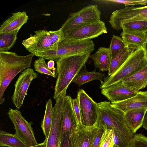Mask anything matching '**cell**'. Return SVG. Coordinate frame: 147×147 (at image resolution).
Masks as SVG:
<instances>
[{
    "label": "cell",
    "instance_id": "1",
    "mask_svg": "<svg viewBox=\"0 0 147 147\" xmlns=\"http://www.w3.org/2000/svg\"><path fill=\"white\" fill-rule=\"evenodd\" d=\"M34 55L20 56L12 52H0V104L5 101V91L15 76L31 67Z\"/></svg>",
    "mask_w": 147,
    "mask_h": 147
},
{
    "label": "cell",
    "instance_id": "2",
    "mask_svg": "<svg viewBox=\"0 0 147 147\" xmlns=\"http://www.w3.org/2000/svg\"><path fill=\"white\" fill-rule=\"evenodd\" d=\"M94 42L91 40H76L64 36L51 49L31 53L36 56L43 57L45 59L57 62L67 57L91 53L94 49Z\"/></svg>",
    "mask_w": 147,
    "mask_h": 147
},
{
    "label": "cell",
    "instance_id": "11",
    "mask_svg": "<svg viewBox=\"0 0 147 147\" xmlns=\"http://www.w3.org/2000/svg\"><path fill=\"white\" fill-rule=\"evenodd\" d=\"M81 124L91 126L96 122L98 112L97 103L95 102L83 89L78 91Z\"/></svg>",
    "mask_w": 147,
    "mask_h": 147
},
{
    "label": "cell",
    "instance_id": "6",
    "mask_svg": "<svg viewBox=\"0 0 147 147\" xmlns=\"http://www.w3.org/2000/svg\"><path fill=\"white\" fill-rule=\"evenodd\" d=\"M34 32V35L31 34L29 38L23 40L22 43L30 53L51 49L65 36L60 29L54 31L39 30Z\"/></svg>",
    "mask_w": 147,
    "mask_h": 147
},
{
    "label": "cell",
    "instance_id": "29",
    "mask_svg": "<svg viewBox=\"0 0 147 147\" xmlns=\"http://www.w3.org/2000/svg\"><path fill=\"white\" fill-rule=\"evenodd\" d=\"M127 46L122 37L113 35L109 48L111 57L120 53Z\"/></svg>",
    "mask_w": 147,
    "mask_h": 147
},
{
    "label": "cell",
    "instance_id": "21",
    "mask_svg": "<svg viewBox=\"0 0 147 147\" xmlns=\"http://www.w3.org/2000/svg\"><path fill=\"white\" fill-rule=\"evenodd\" d=\"M89 57L93 60L95 67L100 71H109L111 58L109 48L100 47Z\"/></svg>",
    "mask_w": 147,
    "mask_h": 147
},
{
    "label": "cell",
    "instance_id": "7",
    "mask_svg": "<svg viewBox=\"0 0 147 147\" xmlns=\"http://www.w3.org/2000/svg\"><path fill=\"white\" fill-rule=\"evenodd\" d=\"M101 12L96 5H90L69 14L60 29L64 34L82 25L100 20Z\"/></svg>",
    "mask_w": 147,
    "mask_h": 147
},
{
    "label": "cell",
    "instance_id": "22",
    "mask_svg": "<svg viewBox=\"0 0 147 147\" xmlns=\"http://www.w3.org/2000/svg\"><path fill=\"white\" fill-rule=\"evenodd\" d=\"M138 48L134 46L128 45L120 53L111 57L108 76H111L115 73Z\"/></svg>",
    "mask_w": 147,
    "mask_h": 147
},
{
    "label": "cell",
    "instance_id": "4",
    "mask_svg": "<svg viewBox=\"0 0 147 147\" xmlns=\"http://www.w3.org/2000/svg\"><path fill=\"white\" fill-rule=\"evenodd\" d=\"M147 65V57L144 48L136 49L121 67L112 75L106 76L101 82L102 89L121 81Z\"/></svg>",
    "mask_w": 147,
    "mask_h": 147
},
{
    "label": "cell",
    "instance_id": "13",
    "mask_svg": "<svg viewBox=\"0 0 147 147\" xmlns=\"http://www.w3.org/2000/svg\"><path fill=\"white\" fill-rule=\"evenodd\" d=\"M38 76V73L34 71L33 69L29 68L24 70L18 77L14 85L15 89L11 97L13 102L17 109L22 106L31 82Z\"/></svg>",
    "mask_w": 147,
    "mask_h": 147
},
{
    "label": "cell",
    "instance_id": "14",
    "mask_svg": "<svg viewBox=\"0 0 147 147\" xmlns=\"http://www.w3.org/2000/svg\"><path fill=\"white\" fill-rule=\"evenodd\" d=\"M96 123L91 126H85L78 123L71 134V147H91Z\"/></svg>",
    "mask_w": 147,
    "mask_h": 147
},
{
    "label": "cell",
    "instance_id": "31",
    "mask_svg": "<svg viewBox=\"0 0 147 147\" xmlns=\"http://www.w3.org/2000/svg\"><path fill=\"white\" fill-rule=\"evenodd\" d=\"M34 67L35 70L38 73L49 75L54 78L56 77V75L48 68L43 57H40L35 60L34 63Z\"/></svg>",
    "mask_w": 147,
    "mask_h": 147
},
{
    "label": "cell",
    "instance_id": "27",
    "mask_svg": "<svg viewBox=\"0 0 147 147\" xmlns=\"http://www.w3.org/2000/svg\"><path fill=\"white\" fill-rule=\"evenodd\" d=\"M19 30L0 33V52L8 51L12 47L16 42Z\"/></svg>",
    "mask_w": 147,
    "mask_h": 147
},
{
    "label": "cell",
    "instance_id": "33",
    "mask_svg": "<svg viewBox=\"0 0 147 147\" xmlns=\"http://www.w3.org/2000/svg\"><path fill=\"white\" fill-rule=\"evenodd\" d=\"M98 3L106 4H122L125 6L138 5H145L147 4V0H98Z\"/></svg>",
    "mask_w": 147,
    "mask_h": 147
},
{
    "label": "cell",
    "instance_id": "24",
    "mask_svg": "<svg viewBox=\"0 0 147 147\" xmlns=\"http://www.w3.org/2000/svg\"><path fill=\"white\" fill-rule=\"evenodd\" d=\"M105 76L104 73L96 71V69L92 71H88L85 65L75 77L72 82L80 86L87 82L94 80H98L101 82L102 81Z\"/></svg>",
    "mask_w": 147,
    "mask_h": 147
},
{
    "label": "cell",
    "instance_id": "37",
    "mask_svg": "<svg viewBox=\"0 0 147 147\" xmlns=\"http://www.w3.org/2000/svg\"><path fill=\"white\" fill-rule=\"evenodd\" d=\"M71 133L68 132L64 135L60 141V147H71Z\"/></svg>",
    "mask_w": 147,
    "mask_h": 147
},
{
    "label": "cell",
    "instance_id": "18",
    "mask_svg": "<svg viewBox=\"0 0 147 147\" xmlns=\"http://www.w3.org/2000/svg\"><path fill=\"white\" fill-rule=\"evenodd\" d=\"M147 108H142L129 111L123 113L124 120L127 127L134 134L142 127Z\"/></svg>",
    "mask_w": 147,
    "mask_h": 147
},
{
    "label": "cell",
    "instance_id": "40",
    "mask_svg": "<svg viewBox=\"0 0 147 147\" xmlns=\"http://www.w3.org/2000/svg\"><path fill=\"white\" fill-rule=\"evenodd\" d=\"M46 141H45L42 143H38L37 145L29 147H46Z\"/></svg>",
    "mask_w": 147,
    "mask_h": 147
},
{
    "label": "cell",
    "instance_id": "26",
    "mask_svg": "<svg viewBox=\"0 0 147 147\" xmlns=\"http://www.w3.org/2000/svg\"><path fill=\"white\" fill-rule=\"evenodd\" d=\"M53 117V107L51 99L47 102L44 116L41 123V127L45 139L48 137L51 129Z\"/></svg>",
    "mask_w": 147,
    "mask_h": 147
},
{
    "label": "cell",
    "instance_id": "23",
    "mask_svg": "<svg viewBox=\"0 0 147 147\" xmlns=\"http://www.w3.org/2000/svg\"><path fill=\"white\" fill-rule=\"evenodd\" d=\"M121 35L127 46L132 45L138 48L144 47L147 38V32L123 30Z\"/></svg>",
    "mask_w": 147,
    "mask_h": 147
},
{
    "label": "cell",
    "instance_id": "41",
    "mask_svg": "<svg viewBox=\"0 0 147 147\" xmlns=\"http://www.w3.org/2000/svg\"><path fill=\"white\" fill-rule=\"evenodd\" d=\"M144 48L145 49V51L146 52V56L147 57V38L146 40V42L145 43V45L144 46Z\"/></svg>",
    "mask_w": 147,
    "mask_h": 147
},
{
    "label": "cell",
    "instance_id": "16",
    "mask_svg": "<svg viewBox=\"0 0 147 147\" xmlns=\"http://www.w3.org/2000/svg\"><path fill=\"white\" fill-rule=\"evenodd\" d=\"M138 92L126 87L121 81L101 89V92L111 102L123 101L135 96Z\"/></svg>",
    "mask_w": 147,
    "mask_h": 147
},
{
    "label": "cell",
    "instance_id": "5",
    "mask_svg": "<svg viewBox=\"0 0 147 147\" xmlns=\"http://www.w3.org/2000/svg\"><path fill=\"white\" fill-rule=\"evenodd\" d=\"M109 101L97 103L98 117L96 123L105 129L113 128L116 130L130 140L134 134L127 126L123 118V113L110 106Z\"/></svg>",
    "mask_w": 147,
    "mask_h": 147
},
{
    "label": "cell",
    "instance_id": "34",
    "mask_svg": "<svg viewBox=\"0 0 147 147\" xmlns=\"http://www.w3.org/2000/svg\"><path fill=\"white\" fill-rule=\"evenodd\" d=\"M112 128L105 129L104 133L100 142V147H113Z\"/></svg>",
    "mask_w": 147,
    "mask_h": 147
},
{
    "label": "cell",
    "instance_id": "28",
    "mask_svg": "<svg viewBox=\"0 0 147 147\" xmlns=\"http://www.w3.org/2000/svg\"><path fill=\"white\" fill-rule=\"evenodd\" d=\"M121 30L147 32V21H138L125 22L121 24Z\"/></svg>",
    "mask_w": 147,
    "mask_h": 147
},
{
    "label": "cell",
    "instance_id": "20",
    "mask_svg": "<svg viewBox=\"0 0 147 147\" xmlns=\"http://www.w3.org/2000/svg\"><path fill=\"white\" fill-rule=\"evenodd\" d=\"M121 81L125 86L136 91L144 88L147 85V65Z\"/></svg>",
    "mask_w": 147,
    "mask_h": 147
},
{
    "label": "cell",
    "instance_id": "42",
    "mask_svg": "<svg viewBox=\"0 0 147 147\" xmlns=\"http://www.w3.org/2000/svg\"></svg>",
    "mask_w": 147,
    "mask_h": 147
},
{
    "label": "cell",
    "instance_id": "3",
    "mask_svg": "<svg viewBox=\"0 0 147 147\" xmlns=\"http://www.w3.org/2000/svg\"><path fill=\"white\" fill-rule=\"evenodd\" d=\"M91 53L77 55L61 59L56 62L57 80L53 99H55L65 90L76 75L85 65Z\"/></svg>",
    "mask_w": 147,
    "mask_h": 147
},
{
    "label": "cell",
    "instance_id": "9",
    "mask_svg": "<svg viewBox=\"0 0 147 147\" xmlns=\"http://www.w3.org/2000/svg\"><path fill=\"white\" fill-rule=\"evenodd\" d=\"M138 21H147V6L127 7L116 10L112 13L109 22L112 28L119 31L121 30L120 26L121 24Z\"/></svg>",
    "mask_w": 147,
    "mask_h": 147
},
{
    "label": "cell",
    "instance_id": "17",
    "mask_svg": "<svg viewBox=\"0 0 147 147\" xmlns=\"http://www.w3.org/2000/svg\"><path fill=\"white\" fill-rule=\"evenodd\" d=\"M110 105L123 113L132 109L147 108V91H139L131 97L118 102H111Z\"/></svg>",
    "mask_w": 147,
    "mask_h": 147
},
{
    "label": "cell",
    "instance_id": "39",
    "mask_svg": "<svg viewBox=\"0 0 147 147\" xmlns=\"http://www.w3.org/2000/svg\"><path fill=\"white\" fill-rule=\"evenodd\" d=\"M142 127L147 131V111L145 115Z\"/></svg>",
    "mask_w": 147,
    "mask_h": 147
},
{
    "label": "cell",
    "instance_id": "36",
    "mask_svg": "<svg viewBox=\"0 0 147 147\" xmlns=\"http://www.w3.org/2000/svg\"><path fill=\"white\" fill-rule=\"evenodd\" d=\"M73 109L78 123L81 124L79 100L78 97L72 99Z\"/></svg>",
    "mask_w": 147,
    "mask_h": 147
},
{
    "label": "cell",
    "instance_id": "12",
    "mask_svg": "<svg viewBox=\"0 0 147 147\" xmlns=\"http://www.w3.org/2000/svg\"><path fill=\"white\" fill-rule=\"evenodd\" d=\"M107 32L105 23L100 20L78 27L64 34V35L73 40H91Z\"/></svg>",
    "mask_w": 147,
    "mask_h": 147
},
{
    "label": "cell",
    "instance_id": "15",
    "mask_svg": "<svg viewBox=\"0 0 147 147\" xmlns=\"http://www.w3.org/2000/svg\"><path fill=\"white\" fill-rule=\"evenodd\" d=\"M72 99L69 95H66L64 99L60 128V141L66 133L69 132L71 134L78 123L73 110Z\"/></svg>",
    "mask_w": 147,
    "mask_h": 147
},
{
    "label": "cell",
    "instance_id": "19",
    "mask_svg": "<svg viewBox=\"0 0 147 147\" xmlns=\"http://www.w3.org/2000/svg\"><path fill=\"white\" fill-rule=\"evenodd\" d=\"M12 14V16L1 25L0 33H8L20 29L22 26L27 22L28 16L26 11H19Z\"/></svg>",
    "mask_w": 147,
    "mask_h": 147
},
{
    "label": "cell",
    "instance_id": "30",
    "mask_svg": "<svg viewBox=\"0 0 147 147\" xmlns=\"http://www.w3.org/2000/svg\"><path fill=\"white\" fill-rule=\"evenodd\" d=\"M112 129L113 147H129L130 140L116 130Z\"/></svg>",
    "mask_w": 147,
    "mask_h": 147
},
{
    "label": "cell",
    "instance_id": "10",
    "mask_svg": "<svg viewBox=\"0 0 147 147\" xmlns=\"http://www.w3.org/2000/svg\"><path fill=\"white\" fill-rule=\"evenodd\" d=\"M66 90L62 92L55 99L53 107V117L48 137L45 139L46 147H60V128L61 122L62 108L66 95Z\"/></svg>",
    "mask_w": 147,
    "mask_h": 147
},
{
    "label": "cell",
    "instance_id": "38",
    "mask_svg": "<svg viewBox=\"0 0 147 147\" xmlns=\"http://www.w3.org/2000/svg\"><path fill=\"white\" fill-rule=\"evenodd\" d=\"M54 61L49 60L47 62V65L48 68L51 70H52L53 73L55 75L56 68L54 67Z\"/></svg>",
    "mask_w": 147,
    "mask_h": 147
},
{
    "label": "cell",
    "instance_id": "8",
    "mask_svg": "<svg viewBox=\"0 0 147 147\" xmlns=\"http://www.w3.org/2000/svg\"><path fill=\"white\" fill-rule=\"evenodd\" d=\"M13 123L15 134L24 142L27 147L37 145V142L31 125L32 122H28L18 109L9 108L7 113Z\"/></svg>",
    "mask_w": 147,
    "mask_h": 147
},
{
    "label": "cell",
    "instance_id": "32",
    "mask_svg": "<svg viewBox=\"0 0 147 147\" xmlns=\"http://www.w3.org/2000/svg\"><path fill=\"white\" fill-rule=\"evenodd\" d=\"M129 147H147V137L141 133L135 134L130 141Z\"/></svg>",
    "mask_w": 147,
    "mask_h": 147
},
{
    "label": "cell",
    "instance_id": "35",
    "mask_svg": "<svg viewBox=\"0 0 147 147\" xmlns=\"http://www.w3.org/2000/svg\"><path fill=\"white\" fill-rule=\"evenodd\" d=\"M105 129L98 125L96 128L91 147H99Z\"/></svg>",
    "mask_w": 147,
    "mask_h": 147
},
{
    "label": "cell",
    "instance_id": "25",
    "mask_svg": "<svg viewBox=\"0 0 147 147\" xmlns=\"http://www.w3.org/2000/svg\"><path fill=\"white\" fill-rule=\"evenodd\" d=\"M0 146L8 147H27L24 142L16 134L0 130Z\"/></svg>",
    "mask_w": 147,
    "mask_h": 147
}]
</instances>
